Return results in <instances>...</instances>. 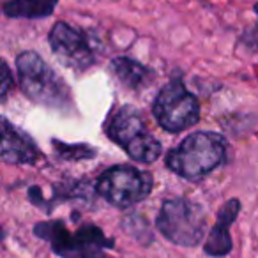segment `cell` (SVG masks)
<instances>
[{"label": "cell", "mask_w": 258, "mask_h": 258, "mask_svg": "<svg viewBox=\"0 0 258 258\" xmlns=\"http://www.w3.org/2000/svg\"><path fill=\"white\" fill-rule=\"evenodd\" d=\"M58 0H4L2 15L9 20H44L53 16Z\"/></svg>", "instance_id": "13"}, {"label": "cell", "mask_w": 258, "mask_h": 258, "mask_svg": "<svg viewBox=\"0 0 258 258\" xmlns=\"http://www.w3.org/2000/svg\"><path fill=\"white\" fill-rule=\"evenodd\" d=\"M48 46L64 68L85 73L97 64V48L92 32L69 22H57L48 32Z\"/></svg>", "instance_id": "8"}, {"label": "cell", "mask_w": 258, "mask_h": 258, "mask_svg": "<svg viewBox=\"0 0 258 258\" xmlns=\"http://www.w3.org/2000/svg\"><path fill=\"white\" fill-rule=\"evenodd\" d=\"M230 144L218 131H195L165 154L168 172L187 182H200L228 163Z\"/></svg>", "instance_id": "2"}, {"label": "cell", "mask_w": 258, "mask_h": 258, "mask_svg": "<svg viewBox=\"0 0 258 258\" xmlns=\"http://www.w3.org/2000/svg\"><path fill=\"white\" fill-rule=\"evenodd\" d=\"M96 198V182H92L87 177L64 175L60 180L51 184L50 197H44L43 189L37 184H30L27 187V200H29V204L46 216H51L58 205H64L68 202L92 204Z\"/></svg>", "instance_id": "9"}, {"label": "cell", "mask_w": 258, "mask_h": 258, "mask_svg": "<svg viewBox=\"0 0 258 258\" xmlns=\"http://www.w3.org/2000/svg\"><path fill=\"white\" fill-rule=\"evenodd\" d=\"M18 89L30 103L62 115H78L75 94L64 78L37 53L23 50L15 58Z\"/></svg>", "instance_id": "1"}, {"label": "cell", "mask_w": 258, "mask_h": 258, "mask_svg": "<svg viewBox=\"0 0 258 258\" xmlns=\"http://www.w3.org/2000/svg\"><path fill=\"white\" fill-rule=\"evenodd\" d=\"M50 145L53 156L57 161L62 163H82V161H92L99 156V149L94 145L87 144V142H75L69 144L57 137L50 138Z\"/></svg>", "instance_id": "14"}, {"label": "cell", "mask_w": 258, "mask_h": 258, "mask_svg": "<svg viewBox=\"0 0 258 258\" xmlns=\"http://www.w3.org/2000/svg\"><path fill=\"white\" fill-rule=\"evenodd\" d=\"M118 226H120V230L125 235L131 237L140 246L149 247L154 244V230H152V225L149 223V219L145 218V214H142V212L127 211L120 218V225Z\"/></svg>", "instance_id": "15"}, {"label": "cell", "mask_w": 258, "mask_h": 258, "mask_svg": "<svg viewBox=\"0 0 258 258\" xmlns=\"http://www.w3.org/2000/svg\"><path fill=\"white\" fill-rule=\"evenodd\" d=\"M108 73L118 82L122 89L129 92H142L152 85L158 73L156 69L145 66L144 62L129 55H115L108 62Z\"/></svg>", "instance_id": "12"}, {"label": "cell", "mask_w": 258, "mask_h": 258, "mask_svg": "<svg viewBox=\"0 0 258 258\" xmlns=\"http://www.w3.org/2000/svg\"><path fill=\"white\" fill-rule=\"evenodd\" d=\"M103 131L111 144L140 165H154L165 152L161 140L149 129L144 115L135 104L125 103L111 110Z\"/></svg>", "instance_id": "4"}, {"label": "cell", "mask_w": 258, "mask_h": 258, "mask_svg": "<svg viewBox=\"0 0 258 258\" xmlns=\"http://www.w3.org/2000/svg\"><path fill=\"white\" fill-rule=\"evenodd\" d=\"M242 211V202L239 198H228L225 204L216 212L214 225L209 228L207 239H205L204 254L211 258H226L233 251V239H232V226L235 225Z\"/></svg>", "instance_id": "11"}, {"label": "cell", "mask_w": 258, "mask_h": 258, "mask_svg": "<svg viewBox=\"0 0 258 258\" xmlns=\"http://www.w3.org/2000/svg\"><path fill=\"white\" fill-rule=\"evenodd\" d=\"M0 158L6 165L13 166H37L44 159L37 142L25 129L9 120L6 115L0 117Z\"/></svg>", "instance_id": "10"}, {"label": "cell", "mask_w": 258, "mask_h": 258, "mask_svg": "<svg viewBox=\"0 0 258 258\" xmlns=\"http://www.w3.org/2000/svg\"><path fill=\"white\" fill-rule=\"evenodd\" d=\"M151 111L159 127L170 135L184 133L200 122V99L187 89L182 69H173L168 82L156 92Z\"/></svg>", "instance_id": "6"}, {"label": "cell", "mask_w": 258, "mask_h": 258, "mask_svg": "<svg viewBox=\"0 0 258 258\" xmlns=\"http://www.w3.org/2000/svg\"><path fill=\"white\" fill-rule=\"evenodd\" d=\"M32 235L46 242L58 258H110L108 251L117 244L94 221L78 223L71 232L64 219H43L32 226Z\"/></svg>", "instance_id": "3"}, {"label": "cell", "mask_w": 258, "mask_h": 258, "mask_svg": "<svg viewBox=\"0 0 258 258\" xmlns=\"http://www.w3.org/2000/svg\"><path fill=\"white\" fill-rule=\"evenodd\" d=\"M209 212L204 204L189 197H170L161 202L154 228L170 244L197 247L207 239Z\"/></svg>", "instance_id": "5"}, {"label": "cell", "mask_w": 258, "mask_h": 258, "mask_svg": "<svg viewBox=\"0 0 258 258\" xmlns=\"http://www.w3.org/2000/svg\"><path fill=\"white\" fill-rule=\"evenodd\" d=\"M253 13L256 16V23L249 25L240 32L237 39V48L249 55H258V0L253 4Z\"/></svg>", "instance_id": "16"}, {"label": "cell", "mask_w": 258, "mask_h": 258, "mask_svg": "<svg viewBox=\"0 0 258 258\" xmlns=\"http://www.w3.org/2000/svg\"><path fill=\"white\" fill-rule=\"evenodd\" d=\"M94 182L97 198L118 211H131L154 191V175L129 163L106 166Z\"/></svg>", "instance_id": "7"}, {"label": "cell", "mask_w": 258, "mask_h": 258, "mask_svg": "<svg viewBox=\"0 0 258 258\" xmlns=\"http://www.w3.org/2000/svg\"><path fill=\"white\" fill-rule=\"evenodd\" d=\"M15 89V75L13 69L9 66V62L6 58L0 60V101L6 103L11 94V90Z\"/></svg>", "instance_id": "17"}]
</instances>
